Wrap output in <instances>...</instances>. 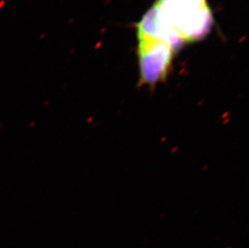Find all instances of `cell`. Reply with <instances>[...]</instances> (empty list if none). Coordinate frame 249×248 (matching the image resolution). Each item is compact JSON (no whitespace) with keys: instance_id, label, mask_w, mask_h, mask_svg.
I'll list each match as a JSON object with an SVG mask.
<instances>
[{"instance_id":"6da1fadb","label":"cell","mask_w":249,"mask_h":248,"mask_svg":"<svg viewBox=\"0 0 249 248\" xmlns=\"http://www.w3.org/2000/svg\"><path fill=\"white\" fill-rule=\"evenodd\" d=\"M154 7L165 36L176 34L184 43L192 42L204 38L212 28L206 0H158Z\"/></svg>"},{"instance_id":"7a4b0ae2","label":"cell","mask_w":249,"mask_h":248,"mask_svg":"<svg viewBox=\"0 0 249 248\" xmlns=\"http://www.w3.org/2000/svg\"><path fill=\"white\" fill-rule=\"evenodd\" d=\"M139 87L154 88L171 71L174 50L164 40L138 35Z\"/></svg>"}]
</instances>
